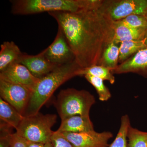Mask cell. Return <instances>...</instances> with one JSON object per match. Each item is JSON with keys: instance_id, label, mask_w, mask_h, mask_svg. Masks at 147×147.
<instances>
[{"instance_id": "1", "label": "cell", "mask_w": 147, "mask_h": 147, "mask_svg": "<svg viewBox=\"0 0 147 147\" xmlns=\"http://www.w3.org/2000/svg\"><path fill=\"white\" fill-rule=\"evenodd\" d=\"M48 13L64 34L76 63L83 69L98 65L105 47L114 40L113 20L98 9Z\"/></svg>"}, {"instance_id": "2", "label": "cell", "mask_w": 147, "mask_h": 147, "mask_svg": "<svg viewBox=\"0 0 147 147\" xmlns=\"http://www.w3.org/2000/svg\"><path fill=\"white\" fill-rule=\"evenodd\" d=\"M84 69L75 60L59 66L52 72L39 79L32 94L24 117L39 113L57 89L69 79L76 76H83Z\"/></svg>"}, {"instance_id": "3", "label": "cell", "mask_w": 147, "mask_h": 147, "mask_svg": "<svg viewBox=\"0 0 147 147\" xmlns=\"http://www.w3.org/2000/svg\"><path fill=\"white\" fill-rule=\"evenodd\" d=\"M100 0H12L11 12L14 15H29L47 12H75L83 10H96Z\"/></svg>"}, {"instance_id": "4", "label": "cell", "mask_w": 147, "mask_h": 147, "mask_svg": "<svg viewBox=\"0 0 147 147\" xmlns=\"http://www.w3.org/2000/svg\"><path fill=\"white\" fill-rule=\"evenodd\" d=\"M95 102L94 96L89 92L71 88L61 90L54 105L62 120L73 116H89Z\"/></svg>"}, {"instance_id": "5", "label": "cell", "mask_w": 147, "mask_h": 147, "mask_svg": "<svg viewBox=\"0 0 147 147\" xmlns=\"http://www.w3.org/2000/svg\"><path fill=\"white\" fill-rule=\"evenodd\" d=\"M57 119L55 114L43 115L39 112L24 117L16 132L28 142L45 144L51 142L54 132L52 128Z\"/></svg>"}, {"instance_id": "6", "label": "cell", "mask_w": 147, "mask_h": 147, "mask_svg": "<svg viewBox=\"0 0 147 147\" xmlns=\"http://www.w3.org/2000/svg\"><path fill=\"white\" fill-rule=\"evenodd\" d=\"M98 10L113 21H119L132 14L145 16L147 0H103Z\"/></svg>"}, {"instance_id": "7", "label": "cell", "mask_w": 147, "mask_h": 147, "mask_svg": "<svg viewBox=\"0 0 147 147\" xmlns=\"http://www.w3.org/2000/svg\"><path fill=\"white\" fill-rule=\"evenodd\" d=\"M32 92L27 87L0 79V98L13 106L23 116Z\"/></svg>"}, {"instance_id": "8", "label": "cell", "mask_w": 147, "mask_h": 147, "mask_svg": "<svg viewBox=\"0 0 147 147\" xmlns=\"http://www.w3.org/2000/svg\"><path fill=\"white\" fill-rule=\"evenodd\" d=\"M43 51L46 59L56 65H63L75 60L65 37L59 28L54 41Z\"/></svg>"}, {"instance_id": "9", "label": "cell", "mask_w": 147, "mask_h": 147, "mask_svg": "<svg viewBox=\"0 0 147 147\" xmlns=\"http://www.w3.org/2000/svg\"><path fill=\"white\" fill-rule=\"evenodd\" d=\"M61 133L74 147H109V141L113 137V133L109 131Z\"/></svg>"}, {"instance_id": "10", "label": "cell", "mask_w": 147, "mask_h": 147, "mask_svg": "<svg viewBox=\"0 0 147 147\" xmlns=\"http://www.w3.org/2000/svg\"><path fill=\"white\" fill-rule=\"evenodd\" d=\"M0 79L24 86L33 91L40 79L35 77L25 66L14 62L0 71Z\"/></svg>"}, {"instance_id": "11", "label": "cell", "mask_w": 147, "mask_h": 147, "mask_svg": "<svg viewBox=\"0 0 147 147\" xmlns=\"http://www.w3.org/2000/svg\"><path fill=\"white\" fill-rule=\"evenodd\" d=\"M16 62L25 66L35 77L39 79L59 66L50 62L45 57L43 50L35 55L23 53Z\"/></svg>"}, {"instance_id": "12", "label": "cell", "mask_w": 147, "mask_h": 147, "mask_svg": "<svg viewBox=\"0 0 147 147\" xmlns=\"http://www.w3.org/2000/svg\"><path fill=\"white\" fill-rule=\"evenodd\" d=\"M111 71L113 74L135 73L147 78V48L139 50Z\"/></svg>"}, {"instance_id": "13", "label": "cell", "mask_w": 147, "mask_h": 147, "mask_svg": "<svg viewBox=\"0 0 147 147\" xmlns=\"http://www.w3.org/2000/svg\"><path fill=\"white\" fill-rule=\"evenodd\" d=\"M93 130L94 126L90 116L75 115L62 120L57 131L60 133H81Z\"/></svg>"}, {"instance_id": "14", "label": "cell", "mask_w": 147, "mask_h": 147, "mask_svg": "<svg viewBox=\"0 0 147 147\" xmlns=\"http://www.w3.org/2000/svg\"><path fill=\"white\" fill-rule=\"evenodd\" d=\"M114 42L118 44L128 40L144 39L147 29H137L129 27L120 21H113Z\"/></svg>"}, {"instance_id": "15", "label": "cell", "mask_w": 147, "mask_h": 147, "mask_svg": "<svg viewBox=\"0 0 147 147\" xmlns=\"http://www.w3.org/2000/svg\"><path fill=\"white\" fill-rule=\"evenodd\" d=\"M23 53L12 41H5L1 45L0 71L18 60Z\"/></svg>"}, {"instance_id": "16", "label": "cell", "mask_w": 147, "mask_h": 147, "mask_svg": "<svg viewBox=\"0 0 147 147\" xmlns=\"http://www.w3.org/2000/svg\"><path fill=\"white\" fill-rule=\"evenodd\" d=\"M13 106L0 98V119L1 121L7 124L16 129L24 118Z\"/></svg>"}, {"instance_id": "17", "label": "cell", "mask_w": 147, "mask_h": 147, "mask_svg": "<svg viewBox=\"0 0 147 147\" xmlns=\"http://www.w3.org/2000/svg\"><path fill=\"white\" fill-rule=\"evenodd\" d=\"M146 48L145 38L141 40H128L121 42L119 61L121 63L136 54L139 50Z\"/></svg>"}, {"instance_id": "18", "label": "cell", "mask_w": 147, "mask_h": 147, "mask_svg": "<svg viewBox=\"0 0 147 147\" xmlns=\"http://www.w3.org/2000/svg\"><path fill=\"white\" fill-rule=\"evenodd\" d=\"M119 49L114 42L109 43L102 53L98 65L110 68L111 70L118 65Z\"/></svg>"}, {"instance_id": "19", "label": "cell", "mask_w": 147, "mask_h": 147, "mask_svg": "<svg viewBox=\"0 0 147 147\" xmlns=\"http://www.w3.org/2000/svg\"><path fill=\"white\" fill-rule=\"evenodd\" d=\"M130 126V119L128 115L122 116L118 132L109 147H127V132Z\"/></svg>"}, {"instance_id": "20", "label": "cell", "mask_w": 147, "mask_h": 147, "mask_svg": "<svg viewBox=\"0 0 147 147\" xmlns=\"http://www.w3.org/2000/svg\"><path fill=\"white\" fill-rule=\"evenodd\" d=\"M127 147H147V131L130 126L127 134Z\"/></svg>"}, {"instance_id": "21", "label": "cell", "mask_w": 147, "mask_h": 147, "mask_svg": "<svg viewBox=\"0 0 147 147\" xmlns=\"http://www.w3.org/2000/svg\"><path fill=\"white\" fill-rule=\"evenodd\" d=\"M111 69L99 65L92 66L90 67L84 69L83 76L89 74L102 79L103 81H107L111 84H114L115 79L114 74L111 72Z\"/></svg>"}, {"instance_id": "22", "label": "cell", "mask_w": 147, "mask_h": 147, "mask_svg": "<svg viewBox=\"0 0 147 147\" xmlns=\"http://www.w3.org/2000/svg\"><path fill=\"white\" fill-rule=\"evenodd\" d=\"M84 76L87 81L95 89L98 94V99L100 101H108L110 99L112 95L108 87L104 84L103 80L89 74H86Z\"/></svg>"}, {"instance_id": "23", "label": "cell", "mask_w": 147, "mask_h": 147, "mask_svg": "<svg viewBox=\"0 0 147 147\" xmlns=\"http://www.w3.org/2000/svg\"><path fill=\"white\" fill-rule=\"evenodd\" d=\"M123 24L134 28L147 29V20L146 16L132 14L119 20Z\"/></svg>"}, {"instance_id": "24", "label": "cell", "mask_w": 147, "mask_h": 147, "mask_svg": "<svg viewBox=\"0 0 147 147\" xmlns=\"http://www.w3.org/2000/svg\"><path fill=\"white\" fill-rule=\"evenodd\" d=\"M13 127L1 121L0 123V147H10L13 134Z\"/></svg>"}, {"instance_id": "25", "label": "cell", "mask_w": 147, "mask_h": 147, "mask_svg": "<svg viewBox=\"0 0 147 147\" xmlns=\"http://www.w3.org/2000/svg\"><path fill=\"white\" fill-rule=\"evenodd\" d=\"M51 142L53 147H74L63 134L57 131L53 132Z\"/></svg>"}, {"instance_id": "26", "label": "cell", "mask_w": 147, "mask_h": 147, "mask_svg": "<svg viewBox=\"0 0 147 147\" xmlns=\"http://www.w3.org/2000/svg\"><path fill=\"white\" fill-rule=\"evenodd\" d=\"M11 147H28L26 140L19 136L16 132L13 134L11 139Z\"/></svg>"}, {"instance_id": "27", "label": "cell", "mask_w": 147, "mask_h": 147, "mask_svg": "<svg viewBox=\"0 0 147 147\" xmlns=\"http://www.w3.org/2000/svg\"><path fill=\"white\" fill-rule=\"evenodd\" d=\"M27 144L28 147H44L45 144L27 141Z\"/></svg>"}, {"instance_id": "28", "label": "cell", "mask_w": 147, "mask_h": 147, "mask_svg": "<svg viewBox=\"0 0 147 147\" xmlns=\"http://www.w3.org/2000/svg\"><path fill=\"white\" fill-rule=\"evenodd\" d=\"M44 147H53L51 142H47L44 144Z\"/></svg>"}, {"instance_id": "29", "label": "cell", "mask_w": 147, "mask_h": 147, "mask_svg": "<svg viewBox=\"0 0 147 147\" xmlns=\"http://www.w3.org/2000/svg\"><path fill=\"white\" fill-rule=\"evenodd\" d=\"M145 40H146V48H147V30L146 32V35H145Z\"/></svg>"}, {"instance_id": "30", "label": "cell", "mask_w": 147, "mask_h": 147, "mask_svg": "<svg viewBox=\"0 0 147 147\" xmlns=\"http://www.w3.org/2000/svg\"><path fill=\"white\" fill-rule=\"evenodd\" d=\"M146 16V19H147V15H146V16Z\"/></svg>"}, {"instance_id": "31", "label": "cell", "mask_w": 147, "mask_h": 147, "mask_svg": "<svg viewBox=\"0 0 147 147\" xmlns=\"http://www.w3.org/2000/svg\"><path fill=\"white\" fill-rule=\"evenodd\" d=\"M147 15V11H146V15H145V16H146V15Z\"/></svg>"}, {"instance_id": "32", "label": "cell", "mask_w": 147, "mask_h": 147, "mask_svg": "<svg viewBox=\"0 0 147 147\" xmlns=\"http://www.w3.org/2000/svg\"></svg>"}]
</instances>
